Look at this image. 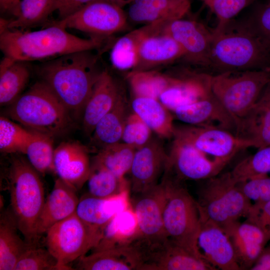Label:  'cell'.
Here are the masks:
<instances>
[{"mask_svg": "<svg viewBox=\"0 0 270 270\" xmlns=\"http://www.w3.org/2000/svg\"><path fill=\"white\" fill-rule=\"evenodd\" d=\"M242 192L254 203L270 201V177L268 176L237 182Z\"/></svg>", "mask_w": 270, "mask_h": 270, "instance_id": "cell-45", "label": "cell"}, {"mask_svg": "<svg viewBox=\"0 0 270 270\" xmlns=\"http://www.w3.org/2000/svg\"><path fill=\"white\" fill-rule=\"evenodd\" d=\"M250 270H270V244L264 248Z\"/></svg>", "mask_w": 270, "mask_h": 270, "instance_id": "cell-49", "label": "cell"}, {"mask_svg": "<svg viewBox=\"0 0 270 270\" xmlns=\"http://www.w3.org/2000/svg\"><path fill=\"white\" fill-rule=\"evenodd\" d=\"M162 30L180 44L182 58L190 64L210 68L212 32L202 24L182 18L160 22Z\"/></svg>", "mask_w": 270, "mask_h": 270, "instance_id": "cell-14", "label": "cell"}, {"mask_svg": "<svg viewBox=\"0 0 270 270\" xmlns=\"http://www.w3.org/2000/svg\"><path fill=\"white\" fill-rule=\"evenodd\" d=\"M136 150L123 142L110 144L100 148L92 162L123 178L130 172Z\"/></svg>", "mask_w": 270, "mask_h": 270, "instance_id": "cell-35", "label": "cell"}, {"mask_svg": "<svg viewBox=\"0 0 270 270\" xmlns=\"http://www.w3.org/2000/svg\"><path fill=\"white\" fill-rule=\"evenodd\" d=\"M166 198L163 212L164 230L168 239L202 258L198 246L200 219L197 202L187 190L164 173Z\"/></svg>", "mask_w": 270, "mask_h": 270, "instance_id": "cell-6", "label": "cell"}, {"mask_svg": "<svg viewBox=\"0 0 270 270\" xmlns=\"http://www.w3.org/2000/svg\"><path fill=\"white\" fill-rule=\"evenodd\" d=\"M228 164L211 159L192 146L174 138L165 170H174L178 180H198L219 174Z\"/></svg>", "mask_w": 270, "mask_h": 270, "instance_id": "cell-16", "label": "cell"}, {"mask_svg": "<svg viewBox=\"0 0 270 270\" xmlns=\"http://www.w3.org/2000/svg\"><path fill=\"white\" fill-rule=\"evenodd\" d=\"M32 132L4 116L0 118V150L5 153L24 154Z\"/></svg>", "mask_w": 270, "mask_h": 270, "instance_id": "cell-41", "label": "cell"}, {"mask_svg": "<svg viewBox=\"0 0 270 270\" xmlns=\"http://www.w3.org/2000/svg\"><path fill=\"white\" fill-rule=\"evenodd\" d=\"M18 229L10 210L0 218V270H14L20 258L30 244L18 234Z\"/></svg>", "mask_w": 270, "mask_h": 270, "instance_id": "cell-31", "label": "cell"}, {"mask_svg": "<svg viewBox=\"0 0 270 270\" xmlns=\"http://www.w3.org/2000/svg\"><path fill=\"white\" fill-rule=\"evenodd\" d=\"M53 167L59 178L78 191L87 182L90 171L87 148L74 141L60 143L54 148Z\"/></svg>", "mask_w": 270, "mask_h": 270, "instance_id": "cell-18", "label": "cell"}, {"mask_svg": "<svg viewBox=\"0 0 270 270\" xmlns=\"http://www.w3.org/2000/svg\"><path fill=\"white\" fill-rule=\"evenodd\" d=\"M180 120L190 125L215 126L236 133L237 120L211 94L172 111Z\"/></svg>", "mask_w": 270, "mask_h": 270, "instance_id": "cell-20", "label": "cell"}, {"mask_svg": "<svg viewBox=\"0 0 270 270\" xmlns=\"http://www.w3.org/2000/svg\"><path fill=\"white\" fill-rule=\"evenodd\" d=\"M32 132V134L24 154L32 167L39 174H44L54 170L53 138L38 132Z\"/></svg>", "mask_w": 270, "mask_h": 270, "instance_id": "cell-38", "label": "cell"}, {"mask_svg": "<svg viewBox=\"0 0 270 270\" xmlns=\"http://www.w3.org/2000/svg\"><path fill=\"white\" fill-rule=\"evenodd\" d=\"M76 269L81 270H140V253L134 242L94 251L78 259Z\"/></svg>", "mask_w": 270, "mask_h": 270, "instance_id": "cell-25", "label": "cell"}, {"mask_svg": "<svg viewBox=\"0 0 270 270\" xmlns=\"http://www.w3.org/2000/svg\"><path fill=\"white\" fill-rule=\"evenodd\" d=\"M122 94L116 82L107 70L102 71L85 105L82 125L91 135L98 122L114 106Z\"/></svg>", "mask_w": 270, "mask_h": 270, "instance_id": "cell-22", "label": "cell"}, {"mask_svg": "<svg viewBox=\"0 0 270 270\" xmlns=\"http://www.w3.org/2000/svg\"><path fill=\"white\" fill-rule=\"evenodd\" d=\"M200 219L198 246L205 260L218 270H240L226 232L210 220Z\"/></svg>", "mask_w": 270, "mask_h": 270, "instance_id": "cell-19", "label": "cell"}, {"mask_svg": "<svg viewBox=\"0 0 270 270\" xmlns=\"http://www.w3.org/2000/svg\"><path fill=\"white\" fill-rule=\"evenodd\" d=\"M270 80V68L210 75L214 96L237 120L258 101Z\"/></svg>", "mask_w": 270, "mask_h": 270, "instance_id": "cell-8", "label": "cell"}, {"mask_svg": "<svg viewBox=\"0 0 270 270\" xmlns=\"http://www.w3.org/2000/svg\"><path fill=\"white\" fill-rule=\"evenodd\" d=\"M212 36L210 68L218 74L270 68V46L242 24Z\"/></svg>", "mask_w": 270, "mask_h": 270, "instance_id": "cell-5", "label": "cell"}, {"mask_svg": "<svg viewBox=\"0 0 270 270\" xmlns=\"http://www.w3.org/2000/svg\"><path fill=\"white\" fill-rule=\"evenodd\" d=\"M223 229V228H222ZM228 236L240 270H250L270 238L256 225L236 221L223 229Z\"/></svg>", "mask_w": 270, "mask_h": 270, "instance_id": "cell-21", "label": "cell"}, {"mask_svg": "<svg viewBox=\"0 0 270 270\" xmlns=\"http://www.w3.org/2000/svg\"><path fill=\"white\" fill-rule=\"evenodd\" d=\"M104 38H83L50 24L36 31L6 28L0 32V48L16 60H52L70 53L92 50L102 46Z\"/></svg>", "mask_w": 270, "mask_h": 270, "instance_id": "cell-2", "label": "cell"}, {"mask_svg": "<svg viewBox=\"0 0 270 270\" xmlns=\"http://www.w3.org/2000/svg\"><path fill=\"white\" fill-rule=\"evenodd\" d=\"M134 96L158 99L172 82L174 77L154 70L131 71L127 76Z\"/></svg>", "mask_w": 270, "mask_h": 270, "instance_id": "cell-37", "label": "cell"}, {"mask_svg": "<svg viewBox=\"0 0 270 270\" xmlns=\"http://www.w3.org/2000/svg\"><path fill=\"white\" fill-rule=\"evenodd\" d=\"M198 195L200 218L223 229L246 217L252 205L238 188L230 172L206 180Z\"/></svg>", "mask_w": 270, "mask_h": 270, "instance_id": "cell-7", "label": "cell"}, {"mask_svg": "<svg viewBox=\"0 0 270 270\" xmlns=\"http://www.w3.org/2000/svg\"><path fill=\"white\" fill-rule=\"evenodd\" d=\"M87 182L88 194L98 198L114 196L130 188V182L125 178H119L93 162Z\"/></svg>", "mask_w": 270, "mask_h": 270, "instance_id": "cell-36", "label": "cell"}, {"mask_svg": "<svg viewBox=\"0 0 270 270\" xmlns=\"http://www.w3.org/2000/svg\"><path fill=\"white\" fill-rule=\"evenodd\" d=\"M122 8L127 4H130L134 0H106Z\"/></svg>", "mask_w": 270, "mask_h": 270, "instance_id": "cell-52", "label": "cell"}, {"mask_svg": "<svg viewBox=\"0 0 270 270\" xmlns=\"http://www.w3.org/2000/svg\"><path fill=\"white\" fill-rule=\"evenodd\" d=\"M140 29L137 62L132 71L150 70L182 58V48L162 30L160 22L147 24Z\"/></svg>", "mask_w": 270, "mask_h": 270, "instance_id": "cell-15", "label": "cell"}, {"mask_svg": "<svg viewBox=\"0 0 270 270\" xmlns=\"http://www.w3.org/2000/svg\"><path fill=\"white\" fill-rule=\"evenodd\" d=\"M152 132L148 125L133 112L126 118L122 141L138 150L150 140Z\"/></svg>", "mask_w": 270, "mask_h": 270, "instance_id": "cell-44", "label": "cell"}, {"mask_svg": "<svg viewBox=\"0 0 270 270\" xmlns=\"http://www.w3.org/2000/svg\"><path fill=\"white\" fill-rule=\"evenodd\" d=\"M235 134L249 142L252 148L270 146V106L258 100L238 120Z\"/></svg>", "mask_w": 270, "mask_h": 270, "instance_id": "cell-28", "label": "cell"}, {"mask_svg": "<svg viewBox=\"0 0 270 270\" xmlns=\"http://www.w3.org/2000/svg\"><path fill=\"white\" fill-rule=\"evenodd\" d=\"M128 192V189L107 198H98L87 194L80 200L76 213L87 224L103 232L116 215L131 206Z\"/></svg>", "mask_w": 270, "mask_h": 270, "instance_id": "cell-24", "label": "cell"}, {"mask_svg": "<svg viewBox=\"0 0 270 270\" xmlns=\"http://www.w3.org/2000/svg\"><path fill=\"white\" fill-rule=\"evenodd\" d=\"M168 160V154L158 139L152 138L146 145L136 150L129 172L132 192L140 193L157 184Z\"/></svg>", "mask_w": 270, "mask_h": 270, "instance_id": "cell-17", "label": "cell"}, {"mask_svg": "<svg viewBox=\"0 0 270 270\" xmlns=\"http://www.w3.org/2000/svg\"><path fill=\"white\" fill-rule=\"evenodd\" d=\"M127 103L122 94L112 108L96 124L92 141L100 149L122 141L123 128L127 115Z\"/></svg>", "mask_w": 270, "mask_h": 270, "instance_id": "cell-33", "label": "cell"}, {"mask_svg": "<svg viewBox=\"0 0 270 270\" xmlns=\"http://www.w3.org/2000/svg\"><path fill=\"white\" fill-rule=\"evenodd\" d=\"M173 138L188 144L206 156L228 164L251 144L235 134L218 127L184 125L175 127Z\"/></svg>", "mask_w": 270, "mask_h": 270, "instance_id": "cell-11", "label": "cell"}, {"mask_svg": "<svg viewBox=\"0 0 270 270\" xmlns=\"http://www.w3.org/2000/svg\"><path fill=\"white\" fill-rule=\"evenodd\" d=\"M95 0H57L59 20L72 14Z\"/></svg>", "mask_w": 270, "mask_h": 270, "instance_id": "cell-48", "label": "cell"}, {"mask_svg": "<svg viewBox=\"0 0 270 270\" xmlns=\"http://www.w3.org/2000/svg\"><path fill=\"white\" fill-rule=\"evenodd\" d=\"M246 218L247 221L262 229L270 238V201L252 204Z\"/></svg>", "mask_w": 270, "mask_h": 270, "instance_id": "cell-47", "label": "cell"}, {"mask_svg": "<svg viewBox=\"0 0 270 270\" xmlns=\"http://www.w3.org/2000/svg\"><path fill=\"white\" fill-rule=\"evenodd\" d=\"M242 24L270 46V2L260 7Z\"/></svg>", "mask_w": 270, "mask_h": 270, "instance_id": "cell-46", "label": "cell"}, {"mask_svg": "<svg viewBox=\"0 0 270 270\" xmlns=\"http://www.w3.org/2000/svg\"><path fill=\"white\" fill-rule=\"evenodd\" d=\"M258 100L262 101L270 106V80Z\"/></svg>", "mask_w": 270, "mask_h": 270, "instance_id": "cell-51", "label": "cell"}, {"mask_svg": "<svg viewBox=\"0 0 270 270\" xmlns=\"http://www.w3.org/2000/svg\"><path fill=\"white\" fill-rule=\"evenodd\" d=\"M209 81L210 75L207 74L186 78H174L172 84L160 94L158 100L172 112L210 95Z\"/></svg>", "mask_w": 270, "mask_h": 270, "instance_id": "cell-27", "label": "cell"}, {"mask_svg": "<svg viewBox=\"0 0 270 270\" xmlns=\"http://www.w3.org/2000/svg\"><path fill=\"white\" fill-rule=\"evenodd\" d=\"M102 233L87 224L75 212L46 231V247L57 260L60 270H74L69 264L96 248Z\"/></svg>", "mask_w": 270, "mask_h": 270, "instance_id": "cell-9", "label": "cell"}, {"mask_svg": "<svg viewBox=\"0 0 270 270\" xmlns=\"http://www.w3.org/2000/svg\"><path fill=\"white\" fill-rule=\"evenodd\" d=\"M138 238L137 218L131 206L116 215L108 222L94 251L128 245Z\"/></svg>", "mask_w": 270, "mask_h": 270, "instance_id": "cell-29", "label": "cell"}, {"mask_svg": "<svg viewBox=\"0 0 270 270\" xmlns=\"http://www.w3.org/2000/svg\"><path fill=\"white\" fill-rule=\"evenodd\" d=\"M190 8L189 0H134L127 17L134 23L147 25L182 18Z\"/></svg>", "mask_w": 270, "mask_h": 270, "instance_id": "cell-26", "label": "cell"}, {"mask_svg": "<svg viewBox=\"0 0 270 270\" xmlns=\"http://www.w3.org/2000/svg\"><path fill=\"white\" fill-rule=\"evenodd\" d=\"M140 270H216L204 258L198 256L170 239L158 243L140 244Z\"/></svg>", "mask_w": 270, "mask_h": 270, "instance_id": "cell-13", "label": "cell"}, {"mask_svg": "<svg viewBox=\"0 0 270 270\" xmlns=\"http://www.w3.org/2000/svg\"><path fill=\"white\" fill-rule=\"evenodd\" d=\"M30 76L26 62L4 56L0 64V106L11 104L21 95Z\"/></svg>", "mask_w": 270, "mask_h": 270, "instance_id": "cell-32", "label": "cell"}, {"mask_svg": "<svg viewBox=\"0 0 270 270\" xmlns=\"http://www.w3.org/2000/svg\"><path fill=\"white\" fill-rule=\"evenodd\" d=\"M134 194L131 206L138 220V240L146 244L167 240L163 223V212L166 198L164 180L163 179L160 184L146 190Z\"/></svg>", "mask_w": 270, "mask_h": 270, "instance_id": "cell-12", "label": "cell"}, {"mask_svg": "<svg viewBox=\"0 0 270 270\" xmlns=\"http://www.w3.org/2000/svg\"><path fill=\"white\" fill-rule=\"evenodd\" d=\"M127 18L122 8L106 0H96L51 24L106 38L124 30Z\"/></svg>", "mask_w": 270, "mask_h": 270, "instance_id": "cell-10", "label": "cell"}, {"mask_svg": "<svg viewBox=\"0 0 270 270\" xmlns=\"http://www.w3.org/2000/svg\"><path fill=\"white\" fill-rule=\"evenodd\" d=\"M14 270H60L56 258L46 248L30 246L17 262Z\"/></svg>", "mask_w": 270, "mask_h": 270, "instance_id": "cell-42", "label": "cell"}, {"mask_svg": "<svg viewBox=\"0 0 270 270\" xmlns=\"http://www.w3.org/2000/svg\"><path fill=\"white\" fill-rule=\"evenodd\" d=\"M132 108L136 114L159 137L173 138L175 126L170 110L158 100L134 96Z\"/></svg>", "mask_w": 270, "mask_h": 270, "instance_id": "cell-30", "label": "cell"}, {"mask_svg": "<svg viewBox=\"0 0 270 270\" xmlns=\"http://www.w3.org/2000/svg\"><path fill=\"white\" fill-rule=\"evenodd\" d=\"M268 2H270V0H269Z\"/></svg>", "mask_w": 270, "mask_h": 270, "instance_id": "cell-53", "label": "cell"}, {"mask_svg": "<svg viewBox=\"0 0 270 270\" xmlns=\"http://www.w3.org/2000/svg\"><path fill=\"white\" fill-rule=\"evenodd\" d=\"M270 172V146L258 149L237 164L230 173L237 182L268 176Z\"/></svg>", "mask_w": 270, "mask_h": 270, "instance_id": "cell-40", "label": "cell"}, {"mask_svg": "<svg viewBox=\"0 0 270 270\" xmlns=\"http://www.w3.org/2000/svg\"><path fill=\"white\" fill-rule=\"evenodd\" d=\"M10 106L7 113L12 120L52 138L72 126L70 111L43 81L34 84Z\"/></svg>", "mask_w": 270, "mask_h": 270, "instance_id": "cell-4", "label": "cell"}, {"mask_svg": "<svg viewBox=\"0 0 270 270\" xmlns=\"http://www.w3.org/2000/svg\"><path fill=\"white\" fill-rule=\"evenodd\" d=\"M57 9V0H20L12 14L14 18L8 20L6 28L24 30L42 24Z\"/></svg>", "mask_w": 270, "mask_h": 270, "instance_id": "cell-34", "label": "cell"}, {"mask_svg": "<svg viewBox=\"0 0 270 270\" xmlns=\"http://www.w3.org/2000/svg\"><path fill=\"white\" fill-rule=\"evenodd\" d=\"M20 0H0V8L2 12H8L12 14Z\"/></svg>", "mask_w": 270, "mask_h": 270, "instance_id": "cell-50", "label": "cell"}, {"mask_svg": "<svg viewBox=\"0 0 270 270\" xmlns=\"http://www.w3.org/2000/svg\"><path fill=\"white\" fill-rule=\"evenodd\" d=\"M140 29L132 30L120 38L114 44L110 52L112 66L120 70H134L138 58V47Z\"/></svg>", "mask_w": 270, "mask_h": 270, "instance_id": "cell-39", "label": "cell"}, {"mask_svg": "<svg viewBox=\"0 0 270 270\" xmlns=\"http://www.w3.org/2000/svg\"><path fill=\"white\" fill-rule=\"evenodd\" d=\"M8 180L9 209L18 230L28 244L38 245L37 224L45 202L44 188L38 172L27 159L16 156L10 162Z\"/></svg>", "mask_w": 270, "mask_h": 270, "instance_id": "cell-3", "label": "cell"}, {"mask_svg": "<svg viewBox=\"0 0 270 270\" xmlns=\"http://www.w3.org/2000/svg\"><path fill=\"white\" fill-rule=\"evenodd\" d=\"M77 52L48 60L38 72L58 98L70 112L83 111L101 72L98 70L99 54Z\"/></svg>", "mask_w": 270, "mask_h": 270, "instance_id": "cell-1", "label": "cell"}, {"mask_svg": "<svg viewBox=\"0 0 270 270\" xmlns=\"http://www.w3.org/2000/svg\"><path fill=\"white\" fill-rule=\"evenodd\" d=\"M77 192L61 178L55 180L37 224L36 232L40 238L54 224L76 212L80 200Z\"/></svg>", "mask_w": 270, "mask_h": 270, "instance_id": "cell-23", "label": "cell"}, {"mask_svg": "<svg viewBox=\"0 0 270 270\" xmlns=\"http://www.w3.org/2000/svg\"><path fill=\"white\" fill-rule=\"evenodd\" d=\"M254 0H203L204 3L215 14L218 19L214 34L224 30L230 20Z\"/></svg>", "mask_w": 270, "mask_h": 270, "instance_id": "cell-43", "label": "cell"}]
</instances>
